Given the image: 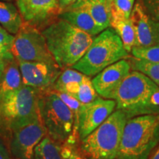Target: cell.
Here are the masks:
<instances>
[{
  "instance_id": "14",
  "label": "cell",
  "mask_w": 159,
  "mask_h": 159,
  "mask_svg": "<svg viewBox=\"0 0 159 159\" xmlns=\"http://www.w3.org/2000/svg\"><path fill=\"white\" fill-rule=\"evenodd\" d=\"M130 19L136 32L135 47H145L159 44V22L144 11L139 1L134 4Z\"/></svg>"
},
{
  "instance_id": "19",
  "label": "cell",
  "mask_w": 159,
  "mask_h": 159,
  "mask_svg": "<svg viewBox=\"0 0 159 159\" xmlns=\"http://www.w3.org/2000/svg\"><path fill=\"white\" fill-rule=\"evenodd\" d=\"M24 23L16 5L11 2L0 1V25L12 35H16Z\"/></svg>"
},
{
  "instance_id": "6",
  "label": "cell",
  "mask_w": 159,
  "mask_h": 159,
  "mask_svg": "<svg viewBox=\"0 0 159 159\" xmlns=\"http://www.w3.org/2000/svg\"><path fill=\"white\" fill-rule=\"evenodd\" d=\"M129 57L119 35L111 27H108L93 38L85 54L71 68L91 77L108 66Z\"/></svg>"
},
{
  "instance_id": "11",
  "label": "cell",
  "mask_w": 159,
  "mask_h": 159,
  "mask_svg": "<svg viewBox=\"0 0 159 159\" xmlns=\"http://www.w3.org/2000/svg\"><path fill=\"white\" fill-rule=\"evenodd\" d=\"M24 22L42 30L61 13L60 0H15Z\"/></svg>"
},
{
  "instance_id": "5",
  "label": "cell",
  "mask_w": 159,
  "mask_h": 159,
  "mask_svg": "<svg viewBox=\"0 0 159 159\" xmlns=\"http://www.w3.org/2000/svg\"><path fill=\"white\" fill-rule=\"evenodd\" d=\"M39 115L47 135L59 144L74 145L79 139L73 112L55 91L40 94Z\"/></svg>"
},
{
  "instance_id": "27",
  "label": "cell",
  "mask_w": 159,
  "mask_h": 159,
  "mask_svg": "<svg viewBox=\"0 0 159 159\" xmlns=\"http://www.w3.org/2000/svg\"><path fill=\"white\" fill-rule=\"evenodd\" d=\"M144 11L159 22V0H139Z\"/></svg>"
},
{
  "instance_id": "13",
  "label": "cell",
  "mask_w": 159,
  "mask_h": 159,
  "mask_svg": "<svg viewBox=\"0 0 159 159\" xmlns=\"http://www.w3.org/2000/svg\"><path fill=\"white\" fill-rule=\"evenodd\" d=\"M131 71L128 59H122L102 69L91 80V83L99 96L114 99L116 90Z\"/></svg>"
},
{
  "instance_id": "30",
  "label": "cell",
  "mask_w": 159,
  "mask_h": 159,
  "mask_svg": "<svg viewBox=\"0 0 159 159\" xmlns=\"http://www.w3.org/2000/svg\"><path fill=\"white\" fill-rule=\"evenodd\" d=\"M77 0H60V9L61 12L63 10L70 7L73 4H75Z\"/></svg>"
},
{
  "instance_id": "28",
  "label": "cell",
  "mask_w": 159,
  "mask_h": 159,
  "mask_svg": "<svg viewBox=\"0 0 159 159\" xmlns=\"http://www.w3.org/2000/svg\"><path fill=\"white\" fill-rule=\"evenodd\" d=\"M61 156L63 159H85L79 151L74 148V145L66 143L61 144Z\"/></svg>"
},
{
  "instance_id": "17",
  "label": "cell",
  "mask_w": 159,
  "mask_h": 159,
  "mask_svg": "<svg viewBox=\"0 0 159 159\" xmlns=\"http://www.w3.org/2000/svg\"><path fill=\"white\" fill-rule=\"evenodd\" d=\"M5 61V69L0 79V94L18 90L23 85L17 60L13 57Z\"/></svg>"
},
{
  "instance_id": "2",
  "label": "cell",
  "mask_w": 159,
  "mask_h": 159,
  "mask_svg": "<svg viewBox=\"0 0 159 159\" xmlns=\"http://www.w3.org/2000/svg\"><path fill=\"white\" fill-rule=\"evenodd\" d=\"M47 47L61 69L75 64L93 41V36L57 18L42 30Z\"/></svg>"
},
{
  "instance_id": "24",
  "label": "cell",
  "mask_w": 159,
  "mask_h": 159,
  "mask_svg": "<svg viewBox=\"0 0 159 159\" xmlns=\"http://www.w3.org/2000/svg\"><path fill=\"white\" fill-rule=\"evenodd\" d=\"M14 35L6 31L5 29L0 30V57L4 61L13 58L11 52Z\"/></svg>"
},
{
  "instance_id": "9",
  "label": "cell",
  "mask_w": 159,
  "mask_h": 159,
  "mask_svg": "<svg viewBox=\"0 0 159 159\" xmlns=\"http://www.w3.org/2000/svg\"><path fill=\"white\" fill-rule=\"evenodd\" d=\"M116 109L114 99L97 97L89 103L81 104L78 111L77 128L82 140L105 121Z\"/></svg>"
},
{
  "instance_id": "34",
  "label": "cell",
  "mask_w": 159,
  "mask_h": 159,
  "mask_svg": "<svg viewBox=\"0 0 159 159\" xmlns=\"http://www.w3.org/2000/svg\"><path fill=\"white\" fill-rule=\"evenodd\" d=\"M0 1H4V2H11V1H13V0H0ZM15 1V0H14Z\"/></svg>"
},
{
  "instance_id": "29",
  "label": "cell",
  "mask_w": 159,
  "mask_h": 159,
  "mask_svg": "<svg viewBox=\"0 0 159 159\" xmlns=\"http://www.w3.org/2000/svg\"><path fill=\"white\" fill-rule=\"evenodd\" d=\"M0 159H11L9 150L6 148L1 137H0Z\"/></svg>"
},
{
  "instance_id": "33",
  "label": "cell",
  "mask_w": 159,
  "mask_h": 159,
  "mask_svg": "<svg viewBox=\"0 0 159 159\" xmlns=\"http://www.w3.org/2000/svg\"><path fill=\"white\" fill-rule=\"evenodd\" d=\"M107 2H108V4H109V5H111V2H113V0H107Z\"/></svg>"
},
{
  "instance_id": "12",
  "label": "cell",
  "mask_w": 159,
  "mask_h": 159,
  "mask_svg": "<svg viewBox=\"0 0 159 159\" xmlns=\"http://www.w3.org/2000/svg\"><path fill=\"white\" fill-rule=\"evenodd\" d=\"M45 136L47 131L40 118L11 135L10 153L14 159H31L35 148Z\"/></svg>"
},
{
  "instance_id": "35",
  "label": "cell",
  "mask_w": 159,
  "mask_h": 159,
  "mask_svg": "<svg viewBox=\"0 0 159 159\" xmlns=\"http://www.w3.org/2000/svg\"><path fill=\"white\" fill-rule=\"evenodd\" d=\"M2 27L1 25H0V30H2Z\"/></svg>"
},
{
  "instance_id": "7",
  "label": "cell",
  "mask_w": 159,
  "mask_h": 159,
  "mask_svg": "<svg viewBox=\"0 0 159 159\" xmlns=\"http://www.w3.org/2000/svg\"><path fill=\"white\" fill-rule=\"evenodd\" d=\"M127 116L115 110L98 128L80 140L79 152L85 159H116Z\"/></svg>"
},
{
  "instance_id": "32",
  "label": "cell",
  "mask_w": 159,
  "mask_h": 159,
  "mask_svg": "<svg viewBox=\"0 0 159 159\" xmlns=\"http://www.w3.org/2000/svg\"><path fill=\"white\" fill-rule=\"evenodd\" d=\"M5 61H4L2 58L0 57V79H1L2 75L4 69H5Z\"/></svg>"
},
{
  "instance_id": "20",
  "label": "cell",
  "mask_w": 159,
  "mask_h": 159,
  "mask_svg": "<svg viewBox=\"0 0 159 159\" xmlns=\"http://www.w3.org/2000/svg\"><path fill=\"white\" fill-rule=\"evenodd\" d=\"M86 7L89 13L102 30L110 27L111 5L107 0H77Z\"/></svg>"
},
{
  "instance_id": "15",
  "label": "cell",
  "mask_w": 159,
  "mask_h": 159,
  "mask_svg": "<svg viewBox=\"0 0 159 159\" xmlns=\"http://www.w3.org/2000/svg\"><path fill=\"white\" fill-rule=\"evenodd\" d=\"M58 18L68 21L77 28L93 37L104 30L97 25L86 7L77 1L61 11Z\"/></svg>"
},
{
  "instance_id": "3",
  "label": "cell",
  "mask_w": 159,
  "mask_h": 159,
  "mask_svg": "<svg viewBox=\"0 0 159 159\" xmlns=\"http://www.w3.org/2000/svg\"><path fill=\"white\" fill-rule=\"evenodd\" d=\"M39 91L22 85L19 89L0 94V136L11 135L41 118L38 101Z\"/></svg>"
},
{
  "instance_id": "22",
  "label": "cell",
  "mask_w": 159,
  "mask_h": 159,
  "mask_svg": "<svg viewBox=\"0 0 159 159\" xmlns=\"http://www.w3.org/2000/svg\"><path fill=\"white\" fill-rule=\"evenodd\" d=\"M128 60L130 62L131 69L140 71L148 76L159 87V62H149L130 56Z\"/></svg>"
},
{
  "instance_id": "21",
  "label": "cell",
  "mask_w": 159,
  "mask_h": 159,
  "mask_svg": "<svg viewBox=\"0 0 159 159\" xmlns=\"http://www.w3.org/2000/svg\"><path fill=\"white\" fill-rule=\"evenodd\" d=\"M31 159H63L61 144L47 135L36 145Z\"/></svg>"
},
{
  "instance_id": "10",
  "label": "cell",
  "mask_w": 159,
  "mask_h": 159,
  "mask_svg": "<svg viewBox=\"0 0 159 159\" xmlns=\"http://www.w3.org/2000/svg\"><path fill=\"white\" fill-rule=\"evenodd\" d=\"M18 62L23 85L32 87L41 93L53 90V85L62 71L57 63L41 61Z\"/></svg>"
},
{
  "instance_id": "1",
  "label": "cell",
  "mask_w": 159,
  "mask_h": 159,
  "mask_svg": "<svg viewBox=\"0 0 159 159\" xmlns=\"http://www.w3.org/2000/svg\"><path fill=\"white\" fill-rule=\"evenodd\" d=\"M116 109L127 119L142 115L159 114V87L148 76L133 70L116 90Z\"/></svg>"
},
{
  "instance_id": "16",
  "label": "cell",
  "mask_w": 159,
  "mask_h": 159,
  "mask_svg": "<svg viewBox=\"0 0 159 159\" xmlns=\"http://www.w3.org/2000/svg\"><path fill=\"white\" fill-rule=\"evenodd\" d=\"M110 27L120 38L126 51L130 53L131 49L136 43V32L130 18L122 16L111 9Z\"/></svg>"
},
{
  "instance_id": "26",
  "label": "cell",
  "mask_w": 159,
  "mask_h": 159,
  "mask_svg": "<svg viewBox=\"0 0 159 159\" xmlns=\"http://www.w3.org/2000/svg\"><path fill=\"white\" fill-rule=\"evenodd\" d=\"M57 96H58L60 98L63 100V102L65 103L67 106L70 108V110L72 111L73 114L75 115V122H76V128L77 130V116H78V111L80 107L81 103L78 102L76 99H75L74 97H71L70 95L66 94V93H62V92H57Z\"/></svg>"
},
{
  "instance_id": "23",
  "label": "cell",
  "mask_w": 159,
  "mask_h": 159,
  "mask_svg": "<svg viewBox=\"0 0 159 159\" xmlns=\"http://www.w3.org/2000/svg\"><path fill=\"white\" fill-rule=\"evenodd\" d=\"M130 53L136 58L144 60L149 62H159V44L150 47H134Z\"/></svg>"
},
{
  "instance_id": "25",
  "label": "cell",
  "mask_w": 159,
  "mask_h": 159,
  "mask_svg": "<svg viewBox=\"0 0 159 159\" xmlns=\"http://www.w3.org/2000/svg\"><path fill=\"white\" fill-rule=\"evenodd\" d=\"M135 0H113L111 9L125 18H130L134 8Z\"/></svg>"
},
{
  "instance_id": "8",
  "label": "cell",
  "mask_w": 159,
  "mask_h": 159,
  "mask_svg": "<svg viewBox=\"0 0 159 159\" xmlns=\"http://www.w3.org/2000/svg\"><path fill=\"white\" fill-rule=\"evenodd\" d=\"M11 52L19 61H41L56 63L41 30L24 22L14 35Z\"/></svg>"
},
{
  "instance_id": "31",
  "label": "cell",
  "mask_w": 159,
  "mask_h": 159,
  "mask_svg": "<svg viewBox=\"0 0 159 159\" xmlns=\"http://www.w3.org/2000/svg\"><path fill=\"white\" fill-rule=\"evenodd\" d=\"M148 159H159V144L156 148V150L152 151Z\"/></svg>"
},
{
  "instance_id": "4",
  "label": "cell",
  "mask_w": 159,
  "mask_h": 159,
  "mask_svg": "<svg viewBox=\"0 0 159 159\" xmlns=\"http://www.w3.org/2000/svg\"><path fill=\"white\" fill-rule=\"evenodd\" d=\"M159 144V114L127 120L116 159H148Z\"/></svg>"
},
{
  "instance_id": "18",
  "label": "cell",
  "mask_w": 159,
  "mask_h": 159,
  "mask_svg": "<svg viewBox=\"0 0 159 159\" xmlns=\"http://www.w3.org/2000/svg\"><path fill=\"white\" fill-rule=\"evenodd\" d=\"M57 92L66 93L70 95L81 104L90 102L98 97V94L91 83V77H88L81 82L73 81L67 83L61 89V91Z\"/></svg>"
}]
</instances>
